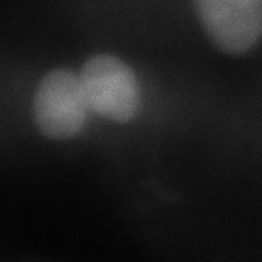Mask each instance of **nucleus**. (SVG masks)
Wrapping results in <instances>:
<instances>
[{"label":"nucleus","mask_w":262,"mask_h":262,"mask_svg":"<svg viewBox=\"0 0 262 262\" xmlns=\"http://www.w3.org/2000/svg\"><path fill=\"white\" fill-rule=\"evenodd\" d=\"M91 114L79 73L53 69L38 82L31 99V117L37 131L48 140L77 137Z\"/></svg>","instance_id":"1"},{"label":"nucleus","mask_w":262,"mask_h":262,"mask_svg":"<svg viewBox=\"0 0 262 262\" xmlns=\"http://www.w3.org/2000/svg\"><path fill=\"white\" fill-rule=\"evenodd\" d=\"M80 83L91 113L114 122H127L137 114L140 91L136 75L120 58L91 57L82 67Z\"/></svg>","instance_id":"2"},{"label":"nucleus","mask_w":262,"mask_h":262,"mask_svg":"<svg viewBox=\"0 0 262 262\" xmlns=\"http://www.w3.org/2000/svg\"><path fill=\"white\" fill-rule=\"evenodd\" d=\"M207 34L217 47L244 54L262 39V0H194Z\"/></svg>","instance_id":"3"}]
</instances>
